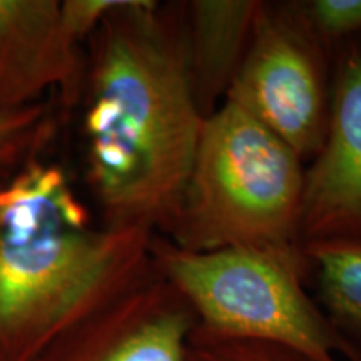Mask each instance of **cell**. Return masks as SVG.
Masks as SVG:
<instances>
[{"mask_svg": "<svg viewBox=\"0 0 361 361\" xmlns=\"http://www.w3.org/2000/svg\"><path fill=\"white\" fill-rule=\"evenodd\" d=\"M85 45V179L101 224L168 236L204 123L183 2L121 0Z\"/></svg>", "mask_w": 361, "mask_h": 361, "instance_id": "6da1fadb", "label": "cell"}, {"mask_svg": "<svg viewBox=\"0 0 361 361\" xmlns=\"http://www.w3.org/2000/svg\"><path fill=\"white\" fill-rule=\"evenodd\" d=\"M152 236L96 226L64 168L42 157L0 184V361H37L137 281Z\"/></svg>", "mask_w": 361, "mask_h": 361, "instance_id": "7a4b0ae2", "label": "cell"}, {"mask_svg": "<svg viewBox=\"0 0 361 361\" xmlns=\"http://www.w3.org/2000/svg\"><path fill=\"white\" fill-rule=\"evenodd\" d=\"M305 161L231 101L204 117L168 238L209 252L300 243Z\"/></svg>", "mask_w": 361, "mask_h": 361, "instance_id": "3957f363", "label": "cell"}, {"mask_svg": "<svg viewBox=\"0 0 361 361\" xmlns=\"http://www.w3.org/2000/svg\"><path fill=\"white\" fill-rule=\"evenodd\" d=\"M151 261L206 331L278 343L313 361H361V351L310 295L311 263L303 245L192 252L154 234Z\"/></svg>", "mask_w": 361, "mask_h": 361, "instance_id": "277c9868", "label": "cell"}, {"mask_svg": "<svg viewBox=\"0 0 361 361\" xmlns=\"http://www.w3.org/2000/svg\"><path fill=\"white\" fill-rule=\"evenodd\" d=\"M333 59L284 2H259L231 101L266 126L305 162L318 154L328 130Z\"/></svg>", "mask_w": 361, "mask_h": 361, "instance_id": "5b68a950", "label": "cell"}, {"mask_svg": "<svg viewBox=\"0 0 361 361\" xmlns=\"http://www.w3.org/2000/svg\"><path fill=\"white\" fill-rule=\"evenodd\" d=\"M197 318L168 279L137 281L64 333L37 361H186Z\"/></svg>", "mask_w": 361, "mask_h": 361, "instance_id": "8992f818", "label": "cell"}, {"mask_svg": "<svg viewBox=\"0 0 361 361\" xmlns=\"http://www.w3.org/2000/svg\"><path fill=\"white\" fill-rule=\"evenodd\" d=\"M361 239V47L333 59L328 130L305 176L300 243Z\"/></svg>", "mask_w": 361, "mask_h": 361, "instance_id": "52a82bcc", "label": "cell"}, {"mask_svg": "<svg viewBox=\"0 0 361 361\" xmlns=\"http://www.w3.org/2000/svg\"><path fill=\"white\" fill-rule=\"evenodd\" d=\"M85 52L67 29L61 0H0V109H20L56 92L79 104Z\"/></svg>", "mask_w": 361, "mask_h": 361, "instance_id": "ba28073f", "label": "cell"}, {"mask_svg": "<svg viewBox=\"0 0 361 361\" xmlns=\"http://www.w3.org/2000/svg\"><path fill=\"white\" fill-rule=\"evenodd\" d=\"M261 0L183 2L188 66L197 107L209 116L245 61Z\"/></svg>", "mask_w": 361, "mask_h": 361, "instance_id": "9c48e42d", "label": "cell"}, {"mask_svg": "<svg viewBox=\"0 0 361 361\" xmlns=\"http://www.w3.org/2000/svg\"><path fill=\"white\" fill-rule=\"evenodd\" d=\"M319 308L346 341L361 351V239L303 245Z\"/></svg>", "mask_w": 361, "mask_h": 361, "instance_id": "30bf717a", "label": "cell"}, {"mask_svg": "<svg viewBox=\"0 0 361 361\" xmlns=\"http://www.w3.org/2000/svg\"><path fill=\"white\" fill-rule=\"evenodd\" d=\"M56 114L47 102L0 109V184L40 159L56 134Z\"/></svg>", "mask_w": 361, "mask_h": 361, "instance_id": "8fae6325", "label": "cell"}, {"mask_svg": "<svg viewBox=\"0 0 361 361\" xmlns=\"http://www.w3.org/2000/svg\"><path fill=\"white\" fill-rule=\"evenodd\" d=\"M291 7L335 59L343 49L361 47V0H290Z\"/></svg>", "mask_w": 361, "mask_h": 361, "instance_id": "7c38bea8", "label": "cell"}, {"mask_svg": "<svg viewBox=\"0 0 361 361\" xmlns=\"http://www.w3.org/2000/svg\"><path fill=\"white\" fill-rule=\"evenodd\" d=\"M186 361H313L300 351L278 343L250 338L221 336L206 329H192Z\"/></svg>", "mask_w": 361, "mask_h": 361, "instance_id": "4fadbf2b", "label": "cell"}, {"mask_svg": "<svg viewBox=\"0 0 361 361\" xmlns=\"http://www.w3.org/2000/svg\"><path fill=\"white\" fill-rule=\"evenodd\" d=\"M119 4L121 0H61V8L69 32L85 45L101 22Z\"/></svg>", "mask_w": 361, "mask_h": 361, "instance_id": "5bb4252c", "label": "cell"}]
</instances>
